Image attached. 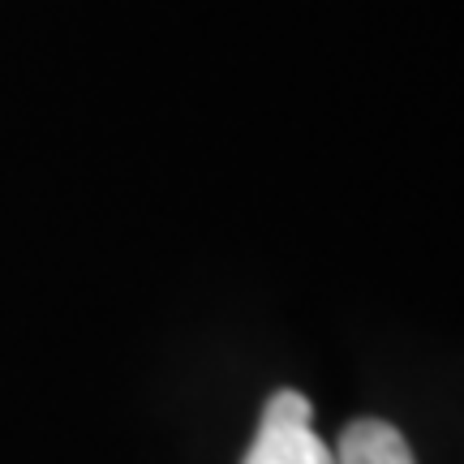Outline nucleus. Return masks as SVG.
Here are the masks:
<instances>
[{
  "mask_svg": "<svg viewBox=\"0 0 464 464\" xmlns=\"http://www.w3.org/2000/svg\"><path fill=\"white\" fill-rule=\"evenodd\" d=\"M246 464H335L327 443L310 430V421H276L263 417L246 451Z\"/></svg>",
  "mask_w": 464,
  "mask_h": 464,
  "instance_id": "nucleus-1",
  "label": "nucleus"
},
{
  "mask_svg": "<svg viewBox=\"0 0 464 464\" xmlns=\"http://www.w3.org/2000/svg\"><path fill=\"white\" fill-rule=\"evenodd\" d=\"M335 464H417V460L409 439L396 426H387L379 417H362V421L344 426Z\"/></svg>",
  "mask_w": 464,
  "mask_h": 464,
  "instance_id": "nucleus-2",
  "label": "nucleus"
}]
</instances>
